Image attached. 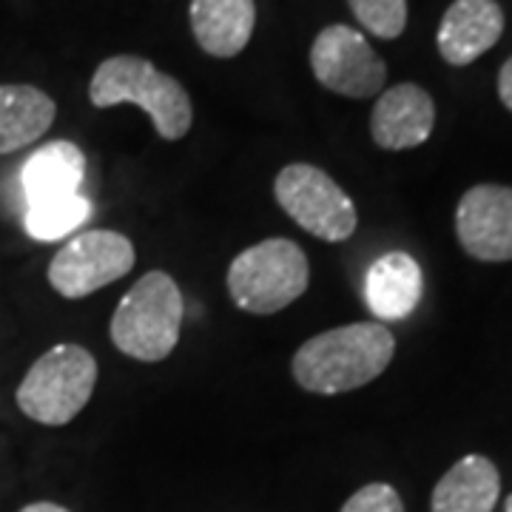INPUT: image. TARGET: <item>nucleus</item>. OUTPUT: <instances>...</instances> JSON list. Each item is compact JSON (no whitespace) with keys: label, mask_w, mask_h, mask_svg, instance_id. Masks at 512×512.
Here are the masks:
<instances>
[{"label":"nucleus","mask_w":512,"mask_h":512,"mask_svg":"<svg viewBox=\"0 0 512 512\" xmlns=\"http://www.w3.org/2000/svg\"><path fill=\"white\" fill-rule=\"evenodd\" d=\"M185 319V299L177 282L151 271L131 285L111 316V342L137 362H163L177 342Z\"/></svg>","instance_id":"nucleus-3"},{"label":"nucleus","mask_w":512,"mask_h":512,"mask_svg":"<svg viewBox=\"0 0 512 512\" xmlns=\"http://www.w3.org/2000/svg\"><path fill=\"white\" fill-rule=\"evenodd\" d=\"M97 384V362L80 345L46 350L18 387V407L26 419L63 427L89 404Z\"/></svg>","instance_id":"nucleus-5"},{"label":"nucleus","mask_w":512,"mask_h":512,"mask_svg":"<svg viewBox=\"0 0 512 512\" xmlns=\"http://www.w3.org/2000/svg\"><path fill=\"white\" fill-rule=\"evenodd\" d=\"M254 0H191V29L211 57H237L254 35Z\"/></svg>","instance_id":"nucleus-13"},{"label":"nucleus","mask_w":512,"mask_h":512,"mask_svg":"<svg viewBox=\"0 0 512 512\" xmlns=\"http://www.w3.org/2000/svg\"><path fill=\"white\" fill-rule=\"evenodd\" d=\"M498 97L512 111V57L501 66V72H498Z\"/></svg>","instance_id":"nucleus-20"},{"label":"nucleus","mask_w":512,"mask_h":512,"mask_svg":"<svg viewBox=\"0 0 512 512\" xmlns=\"http://www.w3.org/2000/svg\"><path fill=\"white\" fill-rule=\"evenodd\" d=\"M396 339L382 322H356L308 339L293 353V379L302 390L336 396L379 379L393 362Z\"/></svg>","instance_id":"nucleus-1"},{"label":"nucleus","mask_w":512,"mask_h":512,"mask_svg":"<svg viewBox=\"0 0 512 512\" xmlns=\"http://www.w3.org/2000/svg\"><path fill=\"white\" fill-rule=\"evenodd\" d=\"M419 262L404 251L379 256L365 276V302L370 313L382 322H402L416 311L421 299Z\"/></svg>","instance_id":"nucleus-12"},{"label":"nucleus","mask_w":512,"mask_h":512,"mask_svg":"<svg viewBox=\"0 0 512 512\" xmlns=\"http://www.w3.org/2000/svg\"><path fill=\"white\" fill-rule=\"evenodd\" d=\"M456 234L461 248L481 262L512 259V188L473 185L456 208Z\"/></svg>","instance_id":"nucleus-9"},{"label":"nucleus","mask_w":512,"mask_h":512,"mask_svg":"<svg viewBox=\"0 0 512 512\" xmlns=\"http://www.w3.org/2000/svg\"><path fill=\"white\" fill-rule=\"evenodd\" d=\"M55 114V100L35 86H0V157L40 140Z\"/></svg>","instance_id":"nucleus-16"},{"label":"nucleus","mask_w":512,"mask_h":512,"mask_svg":"<svg viewBox=\"0 0 512 512\" xmlns=\"http://www.w3.org/2000/svg\"><path fill=\"white\" fill-rule=\"evenodd\" d=\"M504 35V12L495 0H456L439 26V55L450 66H470Z\"/></svg>","instance_id":"nucleus-11"},{"label":"nucleus","mask_w":512,"mask_h":512,"mask_svg":"<svg viewBox=\"0 0 512 512\" xmlns=\"http://www.w3.org/2000/svg\"><path fill=\"white\" fill-rule=\"evenodd\" d=\"M356 20L370 35L396 40L407 26V0H348Z\"/></svg>","instance_id":"nucleus-18"},{"label":"nucleus","mask_w":512,"mask_h":512,"mask_svg":"<svg viewBox=\"0 0 512 512\" xmlns=\"http://www.w3.org/2000/svg\"><path fill=\"white\" fill-rule=\"evenodd\" d=\"M89 217H92V202L83 194H72V197L32 202L23 222H26V234L37 242H57L74 234Z\"/></svg>","instance_id":"nucleus-17"},{"label":"nucleus","mask_w":512,"mask_h":512,"mask_svg":"<svg viewBox=\"0 0 512 512\" xmlns=\"http://www.w3.org/2000/svg\"><path fill=\"white\" fill-rule=\"evenodd\" d=\"M20 512H69V510H66V507H60V504H52V501H35V504L23 507Z\"/></svg>","instance_id":"nucleus-21"},{"label":"nucleus","mask_w":512,"mask_h":512,"mask_svg":"<svg viewBox=\"0 0 512 512\" xmlns=\"http://www.w3.org/2000/svg\"><path fill=\"white\" fill-rule=\"evenodd\" d=\"M308 256L291 239H265L245 248L228 268L234 305L256 316L285 311L308 291Z\"/></svg>","instance_id":"nucleus-4"},{"label":"nucleus","mask_w":512,"mask_h":512,"mask_svg":"<svg viewBox=\"0 0 512 512\" xmlns=\"http://www.w3.org/2000/svg\"><path fill=\"white\" fill-rule=\"evenodd\" d=\"M342 512H404V504L390 484H367L350 495Z\"/></svg>","instance_id":"nucleus-19"},{"label":"nucleus","mask_w":512,"mask_h":512,"mask_svg":"<svg viewBox=\"0 0 512 512\" xmlns=\"http://www.w3.org/2000/svg\"><path fill=\"white\" fill-rule=\"evenodd\" d=\"M313 77L333 94L365 100L384 89L387 66L353 26H328L311 46Z\"/></svg>","instance_id":"nucleus-8"},{"label":"nucleus","mask_w":512,"mask_h":512,"mask_svg":"<svg viewBox=\"0 0 512 512\" xmlns=\"http://www.w3.org/2000/svg\"><path fill=\"white\" fill-rule=\"evenodd\" d=\"M83 180H86V157L69 140H57L37 148L20 171V183L29 205L80 194Z\"/></svg>","instance_id":"nucleus-14"},{"label":"nucleus","mask_w":512,"mask_h":512,"mask_svg":"<svg viewBox=\"0 0 512 512\" xmlns=\"http://www.w3.org/2000/svg\"><path fill=\"white\" fill-rule=\"evenodd\" d=\"M134 245L117 231H83L72 237L49 265V285L63 299H83L134 268Z\"/></svg>","instance_id":"nucleus-7"},{"label":"nucleus","mask_w":512,"mask_h":512,"mask_svg":"<svg viewBox=\"0 0 512 512\" xmlns=\"http://www.w3.org/2000/svg\"><path fill=\"white\" fill-rule=\"evenodd\" d=\"M279 208L302 231L325 242H345L356 231V208L348 194L322 168L293 163L279 171L274 183Z\"/></svg>","instance_id":"nucleus-6"},{"label":"nucleus","mask_w":512,"mask_h":512,"mask_svg":"<svg viewBox=\"0 0 512 512\" xmlns=\"http://www.w3.org/2000/svg\"><path fill=\"white\" fill-rule=\"evenodd\" d=\"M433 126L436 103L416 83H399L382 92L370 117V134L384 151H404L427 143Z\"/></svg>","instance_id":"nucleus-10"},{"label":"nucleus","mask_w":512,"mask_h":512,"mask_svg":"<svg viewBox=\"0 0 512 512\" xmlns=\"http://www.w3.org/2000/svg\"><path fill=\"white\" fill-rule=\"evenodd\" d=\"M501 495L498 467L487 456L456 461L433 490V512H493Z\"/></svg>","instance_id":"nucleus-15"},{"label":"nucleus","mask_w":512,"mask_h":512,"mask_svg":"<svg viewBox=\"0 0 512 512\" xmlns=\"http://www.w3.org/2000/svg\"><path fill=\"white\" fill-rule=\"evenodd\" d=\"M504 510L512 512V495H510V498H507V504H504Z\"/></svg>","instance_id":"nucleus-22"},{"label":"nucleus","mask_w":512,"mask_h":512,"mask_svg":"<svg viewBox=\"0 0 512 512\" xmlns=\"http://www.w3.org/2000/svg\"><path fill=\"white\" fill-rule=\"evenodd\" d=\"M89 100L97 109L134 103L146 111L163 140H183L194 123L191 97L180 80L160 72L151 60L117 55L103 60L92 74Z\"/></svg>","instance_id":"nucleus-2"}]
</instances>
